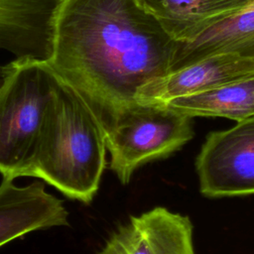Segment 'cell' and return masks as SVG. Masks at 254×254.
<instances>
[{
  "instance_id": "obj_6",
  "label": "cell",
  "mask_w": 254,
  "mask_h": 254,
  "mask_svg": "<svg viewBox=\"0 0 254 254\" xmlns=\"http://www.w3.org/2000/svg\"><path fill=\"white\" fill-rule=\"evenodd\" d=\"M97 254H194L192 223L186 215L157 206L132 216Z\"/></svg>"
},
{
  "instance_id": "obj_7",
  "label": "cell",
  "mask_w": 254,
  "mask_h": 254,
  "mask_svg": "<svg viewBox=\"0 0 254 254\" xmlns=\"http://www.w3.org/2000/svg\"><path fill=\"white\" fill-rule=\"evenodd\" d=\"M250 77H254L253 58L234 54L213 55L150 81L138 91L136 101L165 103Z\"/></svg>"
},
{
  "instance_id": "obj_1",
  "label": "cell",
  "mask_w": 254,
  "mask_h": 254,
  "mask_svg": "<svg viewBox=\"0 0 254 254\" xmlns=\"http://www.w3.org/2000/svg\"><path fill=\"white\" fill-rule=\"evenodd\" d=\"M178 45L137 0H60L46 62L104 131L144 85L170 72Z\"/></svg>"
},
{
  "instance_id": "obj_5",
  "label": "cell",
  "mask_w": 254,
  "mask_h": 254,
  "mask_svg": "<svg viewBox=\"0 0 254 254\" xmlns=\"http://www.w3.org/2000/svg\"><path fill=\"white\" fill-rule=\"evenodd\" d=\"M195 170L204 196L254 194V116L208 133L196 156Z\"/></svg>"
},
{
  "instance_id": "obj_11",
  "label": "cell",
  "mask_w": 254,
  "mask_h": 254,
  "mask_svg": "<svg viewBox=\"0 0 254 254\" xmlns=\"http://www.w3.org/2000/svg\"><path fill=\"white\" fill-rule=\"evenodd\" d=\"M176 41L187 42L253 0H137Z\"/></svg>"
},
{
  "instance_id": "obj_12",
  "label": "cell",
  "mask_w": 254,
  "mask_h": 254,
  "mask_svg": "<svg viewBox=\"0 0 254 254\" xmlns=\"http://www.w3.org/2000/svg\"><path fill=\"white\" fill-rule=\"evenodd\" d=\"M168 107L190 117H224L236 122L254 116V77L173 98Z\"/></svg>"
},
{
  "instance_id": "obj_8",
  "label": "cell",
  "mask_w": 254,
  "mask_h": 254,
  "mask_svg": "<svg viewBox=\"0 0 254 254\" xmlns=\"http://www.w3.org/2000/svg\"><path fill=\"white\" fill-rule=\"evenodd\" d=\"M60 0H0V50L15 59L48 61ZM5 65H0V84Z\"/></svg>"
},
{
  "instance_id": "obj_10",
  "label": "cell",
  "mask_w": 254,
  "mask_h": 254,
  "mask_svg": "<svg viewBox=\"0 0 254 254\" xmlns=\"http://www.w3.org/2000/svg\"><path fill=\"white\" fill-rule=\"evenodd\" d=\"M219 54L254 59V0L190 41L179 42L170 72Z\"/></svg>"
},
{
  "instance_id": "obj_9",
  "label": "cell",
  "mask_w": 254,
  "mask_h": 254,
  "mask_svg": "<svg viewBox=\"0 0 254 254\" xmlns=\"http://www.w3.org/2000/svg\"><path fill=\"white\" fill-rule=\"evenodd\" d=\"M14 180L0 184V247L32 231L68 225V212L59 197L40 181L17 186Z\"/></svg>"
},
{
  "instance_id": "obj_2",
  "label": "cell",
  "mask_w": 254,
  "mask_h": 254,
  "mask_svg": "<svg viewBox=\"0 0 254 254\" xmlns=\"http://www.w3.org/2000/svg\"><path fill=\"white\" fill-rule=\"evenodd\" d=\"M106 151L98 120L57 76L53 105L27 177L41 179L68 198L89 203L99 188Z\"/></svg>"
},
{
  "instance_id": "obj_3",
  "label": "cell",
  "mask_w": 254,
  "mask_h": 254,
  "mask_svg": "<svg viewBox=\"0 0 254 254\" xmlns=\"http://www.w3.org/2000/svg\"><path fill=\"white\" fill-rule=\"evenodd\" d=\"M57 76L46 61L24 58L5 64L0 84V174L27 177L52 105Z\"/></svg>"
},
{
  "instance_id": "obj_4",
  "label": "cell",
  "mask_w": 254,
  "mask_h": 254,
  "mask_svg": "<svg viewBox=\"0 0 254 254\" xmlns=\"http://www.w3.org/2000/svg\"><path fill=\"white\" fill-rule=\"evenodd\" d=\"M109 168L122 185L142 165L166 158L194 135L191 117L163 103L135 102L123 109L103 131Z\"/></svg>"
}]
</instances>
